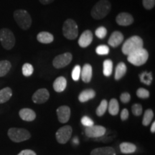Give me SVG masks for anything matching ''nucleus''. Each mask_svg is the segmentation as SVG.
Wrapping results in <instances>:
<instances>
[{
  "instance_id": "39448f33",
  "label": "nucleus",
  "mask_w": 155,
  "mask_h": 155,
  "mask_svg": "<svg viewBox=\"0 0 155 155\" xmlns=\"http://www.w3.org/2000/svg\"><path fill=\"white\" fill-rule=\"evenodd\" d=\"M0 42L6 50H11L15 45V38L12 31L8 28L0 30Z\"/></svg>"
},
{
  "instance_id": "c85d7f7f",
  "label": "nucleus",
  "mask_w": 155,
  "mask_h": 155,
  "mask_svg": "<svg viewBox=\"0 0 155 155\" xmlns=\"http://www.w3.org/2000/svg\"><path fill=\"white\" fill-rule=\"evenodd\" d=\"M154 117V113H153L152 109H147L146 111L144 112V117H143L142 120V124L147 127L148 126L152 121V120Z\"/></svg>"
},
{
  "instance_id": "f257e3e1",
  "label": "nucleus",
  "mask_w": 155,
  "mask_h": 155,
  "mask_svg": "<svg viewBox=\"0 0 155 155\" xmlns=\"http://www.w3.org/2000/svg\"><path fill=\"white\" fill-rule=\"evenodd\" d=\"M111 5L108 0H100L93 7L91 15L95 19H101L110 12Z\"/></svg>"
},
{
  "instance_id": "0eeeda50",
  "label": "nucleus",
  "mask_w": 155,
  "mask_h": 155,
  "mask_svg": "<svg viewBox=\"0 0 155 155\" xmlns=\"http://www.w3.org/2000/svg\"><path fill=\"white\" fill-rule=\"evenodd\" d=\"M63 33L68 40H75L78 35V28L76 22L72 19H68L64 22Z\"/></svg>"
},
{
  "instance_id": "4be33fe9",
  "label": "nucleus",
  "mask_w": 155,
  "mask_h": 155,
  "mask_svg": "<svg viewBox=\"0 0 155 155\" xmlns=\"http://www.w3.org/2000/svg\"><path fill=\"white\" fill-rule=\"evenodd\" d=\"M120 150L123 154H131L136 152L137 147L130 142H123L120 144Z\"/></svg>"
},
{
  "instance_id": "5701e85b",
  "label": "nucleus",
  "mask_w": 155,
  "mask_h": 155,
  "mask_svg": "<svg viewBox=\"0 0 155 155\" xmlns=\"http://www.w3.org/2000/svg\"><path fill=\"white\" fill-rule=\"evenodd\" d=\"M127 65H125V63H119L117 65V66L116 68V71H115V79L116 81H119L120 79L122 78L124 76L126 73H127Z\"/></svg>"
},
{
  "instance_id": "37998d69",
  "label": "nucleus",
  "mask_w": 155,
  "mask_h": 155,
  "mask_svg": "<svg viewBox=\"0 0 155 155\" xmlns=\"http://www.w3.org/2000/svg\"><path fill=\"white\" fill-rule=\"evenodd\" d=\"M151 131H152V133L155 132V122L154 121L153 122L152 127H151Z\"/></svg>"
},
{
  "instance_id": "cd10ccee",
  "label": "nucleus",
  "mask_w": 155,
  "mask_h": 155,
  "mask_svg": "<svg viewBox=\"0 0 155 155\" xmlns=\"http://www.w3.org/2000/svg\"><path fill=\"white\" fill-rule=\"evenodd\" d=\"M139 78H140L141 83H144L147 86H150L152 81V73L143 72L139 75Z\"/></svg>"
},
{
  "instance_id": "6ab92c4d",
  "label": "nucleus",
  "mask_w": 155,
  "mask_h": 155,
  "mask_svg": "<svg viewBox=\"0 0 155 155\" xmlns=\"http://www.w3.org/2000/svg\"><path fill=\"white\" fill-rule=\"evenodd\" d=\"M116 151L110 147H100L94 149L91 153V155H116Z\"/></svg>"
},
{
  "instance_id": "9d476101",
  "label": "nucleus",
  "mask_w": 155,
  "mask_h": 155,
  "mask_svg": "<svg viewBox=\"0 0 155 155\" xmlns=\"http://www.w3.org/2000/svg\"><path fill=\"white\" fill-rule=\"evenodd\" d=\"M106 129L102 126L93 125L91 127H86L85 129V134L88 137L91 138H98L103 137L106 134Z\"/></svg>"
},
{
  "instance_id": "b1692460",
  "label": "nucleus",
  "mask_w": 155,
  "mask_h": 155,
  "mask_svg": "<svg viewBox=\"0 0 155 155\" xmlns=\"http://www.w3.org/2000/svg\"><path fill=\"white\" fill-rule=\"evenodd\" d=\"M12 96V91L9 87H6L0 90V104H4L8 101Z\"/></svg>"
},
{
  "instance_id": "f3484780",
  "label": "nucleus",
  "mask_w": 155,
  "mask_h": 155,
  "mask_svg": "<svg viewBox=\"0 0 155 155\" xmlns=\"http://www.w3.org/2000/svg\"><path fill=\"white\" fill-rule=\"evenodd\" d=\"M93 75V70L91 65L89 64H85L83 68L81 69V75L82 80L84 83H89L91 81Z\"/></svg>"
},
{
  "instance_id": "4c0bfd02",
  "label": "nucleus",
  "mask_w": 155,
  "mask_h": 155,
  "mask_svg": "<svg viewBox=\"0 0 155 155\" xmlns=\"http://www.w3.org/2000/svg\"><path fill=\"white\" fill-rule=\"evenodd\" d=\"M143 6L146 9H152L155 5V0H142Z\"/></svg>"
},
{
  "instance_id": "e433bc0d",
  "label": "nucleus",
  "mask_w": 155,
  "mask_h": 155,
  "mask_svg": "<svg viewBox=\"0 0 155 155\" xmlns=\"http://www.w3.org/2000/svg\"><path fill=\"white\" fill-rule=\"evenodd\" d=\"M81 124L83 126H85L86 127H91V126L94 125V121L89 118L88 116H83V117L81 119Z\"/></svg>"
},
{
  "instance_id": "aec40b11",
  "label": "nucleus",
  "mask_w": 155,
  "mask_h": 155,
  "mask_svg": "<svg viewBox=\"0 0 155 155\" xmlns=\"http://www.w3.org/2000/svg\"><path fill=\"white\" fill-rule=\"evenodd\" d=\"M96 96V92L93 89H86V90L83 91L82 92L79 94L78 100L81 103H85L88 101L93 99Z\"/></svg>"
},
{
  "instance_id": "a878e982",
  "label": "nucleus",
  "mask_w": 155,
  "mask_h": 155,
  "mask_svg": "<svg viewBox=\"0 0 155 155\" xmlns=\"http://www.w3.org/2000/svg\"><path fill=\"white\" fill-rule=\"evenodd\" d=\"M12 67L11 63L8 61H0V77L5 76L9 73Z\"/></svg>"
},
{
  "instance_id": "dca6fc26",
  "label": "nucleus",
  "mask_w": 155,
  "mask_h": 155,
  "mask_svg": "<svg viewBox=\"0 0 155 155\" xmlns=\"http://www.w3.org/2000/svg\"><path fill=\"white\" fill-rule=\"evenodd\" d=\"M19 115L23 121H32L35 119L36 114L33 110L30 108H22L19 112Z\"/></svg>"
},
{
  "instance_id": "6e6552de",
  "label": "nucleus",
  "mask_w": 155,
  "mask_h": 155,
  "mask_svg": "<svg viewBox=\"0 0 155 155\" xmlns=\"http://www.w3.org/2000/svg\"><path fill=\"white\" fill-rule=\"evenodd\" d=\"M72 127L71 126H64V127L60 128L56 132V139L60 144H64L71 139L72 135Z\"/></svg>"
},
{
  "instance_id": "a19ab883",
  "label": "nucleus",
  "mask_w": 155,
  "mask_h": 155,
  "mask_svg": "<svg viewBox=\"0 0 155 155\" xmlns=\"http://www.w3.org/2000/svg\"><path fill=\"white\" fill-rule=\"evenodd\" d=\"M17 155H36V153L32 150H25L19 152Z\"/></svg>"
},
{
  "instance_id": "a211bd4d",
  "label": "nucleus",
  "mask_w": 155,
  "mask_h": 155,
  "mask_svg": "<svg viewBox=\"0 0 155 155\" xmlns=\"http://www.w3.org/2000/svg\"><path fill=\"white\" fill-rule=\"evenodd\" d=\"M67 86V81L63 76L58 77L53 83V88L56 92H63Z\"/></svg>"
},
{
  "instance_id": "f704fd0d",
  "label": "nucleus",
  "mask_w": 155,
  "mask_h": 155,
  "mask_svg": "<svg viewBox=\"0 0 155 155\" xmlns=\"http://www.w3.org/2000/svg\"><path fill=\"white\" fill-rule=\"evenodd\" d=\"M137 96L140 98H148L150 97V92L147 89L140 88L137 90Z\"/></svg>"
},
{
  "instance_id": "f8f14e48",
  "label": "nucleus",
  "mask_w": 155,
  "mask_h": 155,
  "mask_svg": "<svg viewBox=\"0 0 155 155\" xmlns=\"http://www.w3.org/2000/svg\"><path fill=\"white\" fill-rule=\"evenodd\" d=\"M116 23L121 26H129L134 22V17L127 12H121L116 16Z\"/></svg>"
},
{
  "instance_id": "c03bdc74",
  "label": "nucleus",
  "mask_w": 155,
  "mask_h": 155,
  "mask_svg": "<svg viewBox=\"0 0 155 155\" xmlns=\"http://www.w3.org/2000/svg\"><path fill=\"white\" fill-rule=\"evenodd\" d=\"M73 143H74V144H78V142H79L78 139L77 137H75V138L73 139Z\"/></svg>"
},
{
  "instance_id": "20e7f679",
  "label": "nucleus",
  "mask_w": 155,
  "mask_h": 155,
  "mask_svg": "<svg viewBox=\"0 0 155 155\" xmlns=\"http://www.w3.org/2000/svg\"><path fill=\"white\" fill-rule=\"evenodd\" d=\"M148 58V52L142 48L128 55L127 61L136 66H141L147 63Z\"/></svg>"
},
{
  "instance_id": "ddd939ff",
  "label": "nucleus",
  "mask_w": 155,
  "mask_h": 155,
  "mask_svg": "<svg viewBox=\"0 0 155 155\" xmlns=\"http://www.w3.org/2000/svg\"><path fill=\"white\" fill-rule=\"evenodd\" d=\"M57 114L58 120L61 123H66L68 121L71 116V108L67 106H60L57 109Z\"/></svg>"
},
{
  "instance_id": "7c9ffc66",
  "label": "nucleus",
  "mask_w": 155,
  "mask_h": 155,
  "mask_svg": "<svg viewBox=\"0 0 155 155\" xmlns=\"http://www.w3.org/2000/svg\"><path fill=\"white\" fill-rule=\"evenodd\" d=\"M33 66L30 63H25L22 66V74L26 77L30 76L33 73Z\"/></svg>"
},
{
  "instance_id": "c9c22d12",
  "label": "nucleus",
  "mask_w": 155,
  "mask_h": 155,
  "mask_svg": "<svg viewBox=\"0 0 155 155\" xmlns=\"http://www.w3.org/2000/svg\"><path fill=\"white\" fill-rule=\"evenodd\" d=\"M131 111L134 115L138 116H140L142 114V106L139 104H134L131 107Z\"/></svg>"
},
{
  "instance_id": "ea45409f",
  "label": "nucleus",
  "mask_w": 155,
  "mask_h": 155,
  "mask_svg": "<svg viewBox=\"0 0 155 155\" xmlns=\"http://www.w3.org/2000/svg\"><path fill=\"white\" fill-rule=\"evenodd\" d=\"M129 118V111L127 108H124L121 113V119L122 121H126Z\"/></svg>"
},
{
  "instance_id": "72a5a7b5",
  "label": "nucleus",
  "mask_w": 155,
  "mask_h": 155,
  "mask_svg": "<svg viewBox=\"0 0 155 155\" xmlns=\"http://www.w3.org/2000/svg\"><path fill=\"white\" fill-rule=\"evenodd\" d=\"M81 68L80 65H75L72 71V78L74 81H78L81 76Z\"/></svg>"
},
{
  "instance_id": "9b49d317",
  "label": "nucleus",
  "mask_w": 155,
  "mask_h": 155,
  "mask_svg": "<svg viewBox=\"0 0 155 155\" xmlns=\"http://www.w3.org/2000/svg\"><path fill=\"white\" fill-rule=\"evenodd\" d=\"M50 94L48 91L45 88H40L37 91L35 92V94L32 96V101L34 103L38 104H43L49 99Z\"/></svg>"
},
{
  "instance_id": "393cba45",
  "label": "nucleus",
  "mask_w": 155,
  "mask_h": 155,
  "mask_svg": "<svg viewBox=\"0 0 155 155\" xmlns=\"http://www.w3.org/2000/svg\"><path fill=\"white\" fill-rule=\"evenodd\" d=\"M108 109L109 114L112 116L117 115L119 111V105L117 100L115 98H112L110 101L109 104H108Z\"/></svg>"
},
{
  "instance_id": "2eb2a0df",
  "label": "nucleus",
  "mask_w": 155,
  "mask_h": 155,
  "mask_svg": "<svg viewBox=\"0 0 155 155\" xmlns=\"http://www.w3.org/2000/svg\"><path fill=\"white\" fill-rule=\"evenodd\" d=\"M124 40V35L121 32L115 31L111 35L108 40V43L113 48H116L122 43Z\"/></svg>"
},
{
  "instance_id": "f03ea898",
  "label": "nucleus",
  "mask_w": 155,
  "mask_h": 155,
  "mask_svg": "<svg viewBox=\"0 0 155 155\" xmlns=\"http://www.w3.org/2000/svg\"><path fill=\"white\" fill-rule=\"evenodd\" d=\"M143 40L139 36H132L126 40L122 46V53L128 55L129 54L143 48Z\"/></svg>"
},
{
  "instance_id": "412c9836",
  "label": "nucleus",
  "mask_w": 155,
  "mask_h": 155,
  "mask_svg": "<svg viewBox=\"0 0 155 155\" xmlns=\"http://www.w3.org/2000/svg\"><path fill=\"white\" fill-rule=\"evenodd\" d=\"M37 40L38 42L43 44H49L53 42L54 37L53 35L48 32H41L37 35Z\"/></svg>"
},
{
  "instance_id": "473e14b6",
  "label": "nucleus",
  "mask_w": 155,
  "mask_h": 155,
  "mask_svg": "<svg viewBox=\"0 0 155 155\" xmlns=\"http://www.w3.org/2000/svg\"><path fill=\"white\" fill-rule=\"evenodd\" d=\"M95 34H96L97 38L99 39H104L107 35V30L104 27H99L96 29Z\"/></svg>"
},
{
  "instance_id": "423d86ee",
  "label": "nucleus",
  "mask_w": 155,
  "mask_h": 155,
  "mask_svg": "<svg viewBox=\"0 0 155 155\" xmlns=\"http://www.w3.org/2000/svg\"><path fill=\"white\" fill-rule=\"evenodd\" d=\"M8 137L14 142H22L28 140L30 138L31 134L28 130L21 128H11L9 129Z\"/></svg>"
},
{
  "instance_id": "1a4fd4ad",
  "label": "nucleus",
  "mask_w": 155,
  "mask_h": 155,
  "mask_svg": "<svg viewBox=\"0 0 155 155\" xmlns=\"http://www.w3.org/2000/svg\"><path fill=\"white\" fill-rule=\"evenodd\" d=\"M73 56L71 53H65L59 55L54 58L53 65L55 68H63L67 66L72 61Z\"/></svg>"
},
{
  "instance_id": "bb28decb",
  "label": "nucleus",
  "mask_w": 155,
  "mask_h": 155,
  "mask_svg": "<svg viewBox=\"0 0 155 155\" xmlns=\"http://www.w3.org/2000/svg\"><path fill=\"white\" fill-rule=\"evenodd\" d=\"M103 66H104V69H103L104 75L106 77L110 76L113 71V62L111 60H106L104 62Z\"/></svg>"
},
{
  "instance_id": "2f4dec72",
  "label": "nucleus",
  "mask_w": 155,
  "mask_h": 155,
  "mask_svg": "<svg viewBox=\"0 0 155 155\" xmlns=\"http://www.w3.org/2000/svg\"><path fill=\"white\" fill-rule=\"evenodd\" d=\"M96 52L98 55H106L109 53V48L105 45H101L96 48Z\"/></svg>"
},
{
  "instance_id": "7ed1b4c3",
  "label": "nucleus",
  "mask_w": 155,
  "mask_h": 155,
  "mask_svg": "<svg viewBox=\"0 0 155 155\" xmlns=\"http://www.w3.org/2000/svg\"><path fill=\"white\" fill-rule=\"evenodd\" d=\"M13 16L15 22L22 30H28L32 25V18L28 11L24 9H17L15 11Z\"/></svg>"
},
{
  "instance_id": "79ce46f5",
  "label": "nucleus",
  "mask_w": 155,
  "mask_h": 155,
  "mask_svg": "<svg viewBox=\"0 0 155 155\" xmlns=\"http://www.w3.org/2000/svg\"><path fill=\"white\" fill-rule=\"evenodd\" d=\"M40 2V3L42 4V5H49V4L52 3L54 0H39Z\"/></svg>"
},
{
  "instance_id": "58836bf2",
  "label": "nucleus",
  "mask_w": 155,
  "mask_h": 155,
  "mask_svg": "<svg viewBox=\"0 0 155 155\" xmlns=\"http://www.w3.org/2000/svg\"><path fill=\"white\" fill-rule=\"evenodd\" d=\"M120 99H121V101L124 104H127L131 100V96L129 93H123L120 96Z\"/></svg>"
},
{
  "instance_id": "c756f323",
  "label": "nucleus",
  "mask_w": 155,
  "mask_h": 155,
  "mask_svg": "<svg viewBox=\"0 0 155 155\" xmlns=\"http://www.w3.org/2000/svg\"><path fill=\"white\" fill-rule=\"evenodd\" d=\"M108 103L107 102V101L105 99H104L101 102L100 105L98 106V107L96 109L97 116H102L106 113V110H107L108 108Z\"/></svg>"
},
{
  "instance_id": "4468645a",
  "label": "nucleus",
  "mask_w": 155,
  "mask_h": 155,
  "mask_svg": "<svg viewBox=\"0 0 155 155\" xmlns=\"http://www.w3.org/2000/svg\"><path fill=\"white\" fill-rule=\"evenodd\" d=\"M93 41V33L91 31L86 30L81 34L78 40V45L81 48H87Z\"/></svg>"
}]
</instances>
